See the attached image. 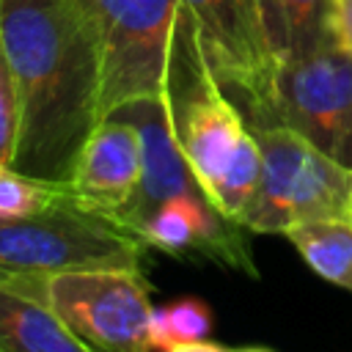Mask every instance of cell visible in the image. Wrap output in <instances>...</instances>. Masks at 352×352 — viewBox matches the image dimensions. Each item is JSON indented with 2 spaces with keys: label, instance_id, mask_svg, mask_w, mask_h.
Returning a JSON list of instances; mask_svg holds the SVG:
<instances>
[{
  "label": "cell",
  "instance_id": "cell-14",
  "mask_svg": "<svg viewBox=\"0 0 352 352\" xmlns=\"http://www.w3.org/2000/svg\"><path fill=\"white\" fill-rule=\"evenodd\" d=\"M60 195V184L30 179L11 165H0V223L47 209Z\"/></svg>",
  "mask_w": 352,
  "mask_h": 352
},
{
  "label": "cell",
  "instance_id": "cell-2",
  "mask_svg": "<svg viewBox=\"0 0 352 352\" xmlns=\"http://www.w3.org/2000/svg\"><path fill=\"white\" fill-rule=\"evenodd\" d=\"M261 179L239 217L253 234H283L311 220H352V168L286 126H250Z\"/></svg>",
  "mask_w": 352,
  "mask_h": 352
},
{
  "label": "cell",
  "instance_id": "cell-5",
  "mask_svg": "<svg viewBox=\"0 0 352 352\" xmlns=\"http://www.w3.org/2000/svg\"><path fill=\"white\" fill-rule=\"evenodd\" d=\"M248 126H286L352 168V55L327 41L305 55L275 60Z\"/></svg>",
  "mask_w": 352,
  "mask_h": 352
},
{
  "label": "cell",
  "instance_id": "cell-18",
  "mask_svg": "<svg viewBox=\"0 0 352 352\" xmlns=\"http://www.w3.org/2000/svg\"><path fill=\"white\" fill-rule=\"evenodd\" d=\"M228 352H272L267 346H239V349H228Z\"/></svg>",
  "mask_w": 352,
  "mask_h": 352
},
{
  "label": "cell",
  "instance_id": "cell-12",
  "mask_svg": "<svg viewBox=\"0 0 352 352\" xmlns=\"http://www.w3.org/2000/svg\"><path fill=\"white\" fill-rule=\"evenodd\" d=\"M283 236L319 278L352 294V220H311Z\"/></svg>",
  "mask_w": 352,
  "mask_h": 352
},
{
  "label": "cell",
  "instance_id": "cell-3",
  "mask_svg": "<svg viewBox=\"0 0 352 352\" xmlns=\"http://www.w3.org/2000/svg\"><path fill=\"white\" fill-rule=\"evenodd\" d=\"M148 245L118 217L60 195L41 212L0 223V272L143 270Z\"/></svg>",
  "mask_w": 352,
  "mask_h": 352
},
{
  "label": "cell",
  "instance_id": "cell-16",
  "mask_svg": "<svg viewBox=\"0 0 352 352\" xmlns=\"http://www.w3.org/2000/svg\"><path fill=\"white\" fill-rule=\"evenodd\" d=\"M330 36L352 55V0H330Z\"/></svg>",
  "mask_w": 352,
  "mask_h": 352
},
{
  "label": "cell",
  "instance_id": "cell-17",
  "mask_svg": "<svg viewBox=\"0 0 352 352\" xmlns=\"http://www.w3.org/2000/svg\"><path fill=\"white\" fill-rule=\"evenodd\" d=\"M168 352H228L226 346H220V344H214V341H192V344H182V346H173V349H168Z\"/></svg>",
  "mask_w": 352,
  "mask_h": 352
},
{
  "label": "cell",
  "instance_id": "cell-9",
  "mask_svg": "<svg viewBox=\"0 0 352 352\" xmlns=\"http://www.w3.org/2000/svg\"><path fill=\"white\" fill-rule=\"evenodd\" d=\"M140 182V140L129 121L102 118L88 135L63 192L77 206L118 214Z\"/></svg>",
  "mask_w": 352,
  "mask_h": 352
},
{
  "label": "cell",
  "instance_id": "cell-13",
  "mask_svg": "<svg viewBox=\"0 0 352 352\" xmlns=\"http://www.w3.org/2000/svg\"><path fill=\"white\" fill-rule=\"evenodd\" d=\"M214 316L206 300L195 294H182L168 300L165 305H157L151 311V324H148V338L154 352H168L182 344L204 341L212 333Z\"/></svg>",
  "mask_w": 352,
  "mask_h": 352
},
{
  "label": "cell",
  "instance_id": "cell-7",
  "mask_svg": "<svg viewBox=\"0 0 352 352\" xmlns=\"http://www.w3.org/2000/svg\"><path fill=\"white\" fill-rule=\"evenodd\" d=\"M198 22L206 58L228 99L245 116L270 82L272 55L261 28L258 0H179Z\"/></svg>",
  "mask_w": 352,
  "mask_h": 352
},
{
  "label": "cell",
  "instance_id": "cell-8",
  "mask_svg": "<svg viewBox=\"0 0 352 352\" xmlns=\"http://www.w3.org/2000/svg\"><path fill=\"white\" fill-rule=\"evenodd\" d=\"M110 116L129 121L140 140V182H138L135 195L116 214L124 226H129L132 231L140 234L143 223L170 198L187 195V198H201L209 204L201 182L195 179V173L176 140V129H173L165 96L129 102Z\"/></svg>",
  "mask_w": 352,
  "mask_h": 352
},
{
  "label": "cell",
  "instance_id": "cell-10",
  "mask_svg": "<svg viewBox=\"0 0 352 352\" xmlns=\"http://www.w3.org/2000/svg\"><path fill=\"white\" fill-rule=\"evenodd\" d=\"M0 352H91L41 300L0 278Z\"/></svg>",
  "mask_w": 352,
  "mask_h": 352
},
{
  "label": "cell",
  "instance_id": "cell-4",
  "mask_svg": "<svg viewBox=\"0 0 352 352\" xmlns=\"http://www.w3.org/2000/svg\"><path fill=\"white\" fill-rule=\"evenodd\" d=\"M14 289L41 300L91 352H154L151 300L143 270L0 272Z\"/></svg>",
  "mask_w": 352,
  "mask_h": 352
},
{
  "label": "cell",
  "instance_id": "cell-6",
  "mask_svg": "<svg viewBox=\"0 0 352 352\" xmlns=\"http://www.w3.org/2000/svg\"><path fill=\"white\" fill-rule=\"evenodd\" d=\"M102 55V116L165 96L179 0H82Z\"/></svg>",
  "mask_w": 352,
  "mask_h": 352
},
{
  "label": "cell",
  "instance_id": "cell-15",
  "mask_svg": "<svg viewBox=\"0 0 352 352\" xmlns=\"http://www.w3.org/2000/svg\"><path fill=\"white\" fill-rule=\"evenodd\" d=\"M19 138V94L0 41V165H11Z\"/></svg>",
  "mask_w": 352,
  "mask_h": 352
},
{
  "label": "cell",
  "instance_id": "cell-11",
  "mask_svg": "<svg viewBox=\"0 0 352 352\" xmlns=\"http://www.w3.org/2000/svg\"><path fill=\"white\" fill-rule=\"evenodd\" d=\"M261 28L272 60L305 55L330 36V0H258Z\"/></svg>",
  "mask_w": 352,
  "mask_h": 352
},
{
  "label": "cell",
  "instance_id": "cell-1",
  "mask_svg": "<svg viewBox=\"0 0 352 352\" xmlns=\"http://www.w3.org/2000/svg\"><path fill=\"white\" fill-rule=\"evenodd\" d=\"M0 41L19 94L11 168L66 184L102 116V55L82 0H0Z\"/></svg>",
  "mask_w": 352,
  "mask_h": 352
}]
</instances>
